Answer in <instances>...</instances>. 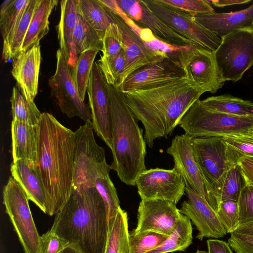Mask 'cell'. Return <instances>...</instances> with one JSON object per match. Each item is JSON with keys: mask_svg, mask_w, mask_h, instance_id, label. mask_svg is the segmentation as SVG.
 Returning a JSON list of instances; mask_svg holds the SVG:
<instances>
[{"mask_svg": "<svg viewBox=\"0 0 253 253\" xmlns=\"http://www.w3.org/2000/svg\"><path fill=\"white\" fill-rule=\"evenodd\" d=\"M38 128L36 165L45 191V213L52 216L63 207L72 190L75 132L46 112L42 113Z\"/></svg>", "mask_w": 253, "mask_h": 253, "instance_id": "cell-1", "label": "cell"}, {"mask_svg": "<svg viewBox=\"0 0 253 253\" xmlns=\"http://www.w3.org/2000/svg\"><path fill=\"white\" fill-rule=\"evenodd\" d=\"M183 78L159 87L124 93L127 103L144 127V139L150 148L157 138H167L189 107L206 92Z\"/></svg>", "mask_w": 253, "mask_h": 253, "instance_id": "cell-2", "label": "cell"}, {"mask_svg": "<svg viewBox=\"0 0 253 253\" xmlns=\"http://www.w3.org/2000/svg\"><path fill=\"white\" fill-rule=\"evenodd\" d=\"M49 230L84 253H105L108 213L95 187L72 188L63 207L55 215Z\"/></svg>", "mask_w": 253, "mask_h": 253, "instance_id": "cell-3", "label": "cell"}, {"mask_svg": "<svg viewBox=\"0 0 253 253\" xmlns=\"http://www.w3.org/2000/svg\"><path fill=\"white\" fill-rule=\"evenodd\" d=\"M111 122L112 169L123 183L135 186L138 176L146 170V141L143 129L119 87L107 84Z\"/></svg>", "mask_w": 253, "mask_h": 253, "instance_id": "cell-4", "label": "cell"}, {"mask_svg": "<svg viewBox=\"0 0 253 253\" xmlns=\"http://www.w3.org/2000/svg\"><path fill=\"white\" fill-rule=\"evenodd\" d=\"M192 147L207 189L208 203L217 212L226 175L230 169L239 164L243 156L221 136L193 137Z\"/></svg>", "mask_w": 253, "mask_h": 253, "instance_id": "cell-5", "label": "cell"}, {"mask_svg": "<svg viewBox=\"0 0 253 253\" xmlns=\"http://www.w3.org/2000/svg\"><path fill=\"white\" fill-rule=\"evenodd\" d=\"M178 125L192 137L247 134L253 117H240L206 108L199 99L189 107Z\"/></svg>", "mask_w": 253, "mask_h": 253, "instance_id": "cell-6", "label": "cell"}, {"mask_svg": "<svg viewBox=\"0 0 253 253\" xmlns=\"http://www.w3.org/2000/svg\"><path fill=\"white\" fill-rule=\"evenodd\" d=\"M220 38L214 51L218 70L225 82H237L253 66V27L235 30Z\"/></svg>", "mask_w": 253, "mask_h": 253, "instance_id": "cell-7", "label": "cell"}, {"mask_svg": "<svg viewBox=\"0 0 253 253\" xmlns=\"http://www.w3.org/2000/svg\"><path fill=\"white\" fill-rule=\"evenodd\" d=\"M2 197L5 212L18 237L24 253H42L41 236L32 215L29 200L12 176L4 187Z\"/></svg>", "mask_w": 253, "mask_h": 253, "instance_id": "cell-8", "label": "cell"}, {"mask_svg": "<svg viewBox=\"0 0 253 253\" xmlns=\"http://www.w3.org/2000/svg\"><path fill=\"white\" fill-rule=\"evenodd\" d=\"M75 132L73 188L95 187L97 174L109 165L105 151L96 142L91 121L85 122Z\"/></svg>", "mask_w": 253, "mask_h": 253, "instance_id": "cell-9", "label": "cell"}, {"mask_svg": "<svg viewBox=\"0 0 253 253\" xmlns=\"http://www.w3.org/2000/svg\"><path fill=\"white\" fill-rule=\"evenodd\" d=\"M55 73L48 80L51 95L62 112L69 118L79 117L85 122L91 121L89 105L83 101L72 78L71 69L63 52L56 54Z\"/></svg>", "mask_w": 253, "mask_h": 253, "instance_id": "cell-10", "label": "cell"}, {"mask_svg": "<svg viewBox=\"0 0 253 253\" xmlns=\"http://www.w3.org/2000/svg\"><path fill=\"white\" fill-rule=\"evenodd\" d=\"M149 8L175 32L194 42L198 47L214 51L221 38L205 28L183 11L167 6L156 0H144Z\"/></svg>", "mask_w": 253, "mask_h": 253, "instance_id": "cell-11", "label": "cell"}, {"mask_svg": "<svg viewBox=\"0 0 253 253\" xmlns=\"http://www.w3.org/2000/svg\"><path fill=\"white\" fill-rule=\"evenodd\" d=\"M186 78L206 92L215 93L225 81L218 70L214 52L196 46H186L176 55Z\"/></svg>", "mask_w": 253, "mask_h": 253, "instance_id": "cell-12", "label": "cell"}, {"mask_svg": "<svg viewBox=\"0 0 253 253\" xmlns=\"http://www.w3.org/2000/svg\"><path fill=\"white\" fill-rule=\"evenodd\" d=\"M141 200H160L176 205L185 194L186 184L183 178L173 168L146 169L135 181Z\"/></svg>", "mask_w": 253, "mask_h": 253, "instance_id": "cell-13", "label": "cell"}, {"mask_svg": "<svg viewBox=\"0 0 253 253\" xmlns=\"http://www.w3.org/2000/svg\"><path fill=\"white\" fill-rule=\"evenodd\" d=\"M183 78H186V75L179 62L169 57L136 70L119 87L127 93L159 87Z\"/></svg>", "mask_w": 253, "mask_h": 253, "instance_id": "cell-14", "label": "cell"}, {"mask_svg": "<svg viewBox=\"0 0 253 253\" xmlns=\"http://www.w3.org/2000/svg\"><path fill=\"white\" fill-rule=\"evenodd\" d=\"M87 92L93 130L112 150V122L106 81L97 62L91 69Z\"/></svg>", "mask_w": 253, "mask_h": 253, "instance_id": "cell-15", "label": "cell"}, {"mask_svg": "<svg viewBox=\"0 0 253 253\" xmlns=\"http://www.w3.org/2000/svg\"><path fill=\"white\" fill-rule=\"evenodd\" d=\"M182 214L176 204L160 200H141L137 211L135 233L151 231L169 236L177 227Z\"/></svg>", "mask_w": 253, "mask_h": 253, "instance_id": "cell-16", "label": "cell"}, {"mask_svg": "<svg viewBox=\"0 0 253 253\" xmlns=\"http://www.w3.org/2000/svg\"><path fill=\"white\" fill-rule=\"evenodd\" d=\"M187 199L181 204L180 212L187 216L196 226L198 233L197 238H220L227 232L221 224L217 213L207 201L189 186L186 185Z\"/></svg>", "mask_w": 253, "mask_h": 253, "instance_id": "cell-17", "label": "cell"}, {"mask_svg": "<svg viewBox=\"0 0 253 253\" xmlns=\"http://www.w3.org/2000/svg\"><path fill=\"white\" fill-rule=\"evenodd\" d=\"M193 137L184 133L176 135L167 149L172 156L174 168L184 179L186 185L189 186L208 203V196L204 180L194 159Z\"/></svg>", "mask_w": 253, "mask_h": 253, "instance_id": "cell-18", "label": "cell"}, {"mask_svg": "<svg viewBox=\"0 0 253 253\" xmlns=\"http://www.w3.org/2000/svg\"><path fill=\"white\" fill-rule=\"evenodd\" d=\"M108 11L113 21L121 30L126 57V65L118 85L119 87L125 79L136 70L145 65L160 61L165 57L158 55L149 48L121 17Z\"/></svg>", "mask_w": 253, "mask_h": 253, "instance_id": "cell-19", "label": "cell"}, {"mask_svg": "<svg viewBox=\"0 0 253 253\" xmlns=\"http://www.w3.org/2000/svg\"><path fill=\"white\" fill-rule=\"evenodd\" d=\"M41 59V46L38 44L13 61L11 74L30 101H34L38 93Z\"/></svg>", "mask_w": 253, "mask_h": 253, "instance_id": "cell-20", "label": "cell"}, {"mask_svg": "<svg viewBox=\"0 0 253 253\" xmlns=\"http://www.w3.org/2000/svg\"><path fill=\"white\" fill-rule=\"evenodd\" d=\"M194 19L221 38L235 30L253 27V4L235 12L198 14L194 16Z\"/></svg>", "mask_w": 253, "mask_h": 253, "instance_id": "cell-21", "label": "cell"}, {"mask_svg": "<svg viewBox=\"0 0 253 253\" xmlns=\"http://www.w3.org/2000/svg\"><path fill=\"white\" fill-rule=\"evenodd\" d=\"M10 172L28 199L45 213V191L37 166L20 159L11 164Z\"/></svg>", "mask_w": 253, "mask_h": 253, "instance_id": "cell-22", "label": "cell"}, {"mask_svg": "<svg viewBox=\"0 0 253 253\" xmlns=\"http://www.w3.org/2000/svg\"><path fill=\"white\" fill-rule=\"evenodd\" d=\"M79 0H64L60 1L61 14L57 26L60 49L63 52L72 69L76 64L78 55L76 52L73 37L79 12Z\"/></svg>", "mask_w": 253, "mask_h": 253, "instance_id": "cell-23", "label": "cell"}, {"mask_svg": "<svg viewBox=\"0 0 253 253\" xmlns=\"http://www.w3.org/2000/svg\"><path fill=\"white\" fill-rule=\"evenodd\" d=\"M11 133L13 162L25 159L30 164L37 166L38 125L12 120Z\"/></svg>", "mask_w": 253, "mask_h": 253, "instance_id": "cell-24", "label": "cell"}, {"mask_svg": "<svg viewBox=\"0 0 253 253\" xmlns=\"http://www.w3.org/2000/svg\"><path fill=\"white\" fill-rule=\"evenodd\" d=\"M139 2L142 9V16L139 21L135 22L139 27L150 29L157 39L169 45L177 47L198 46L163 22L143 0H139Z\"/></svg>", "mask_w": 253, "mask_h": 253, "instance_id": "cell-25", "label": "cell"}, {"mask_svg": "<svg viewBox=\"0 0 253 253\" xmlns=\"http://www.w3.org/2000/svg\"><path fill=\"white\" fill-rule=\"evenodd\" d=\"M58 2L56 0H40L34 11L21 47V54L40 44L48 32L49 17Z\"/></svg>", "mask_w": 253, "mask_h": 253, "instance_id": "cell-26", "label": "cell"}, {"mask_svg": "<svg viewBox=\"0 0 253 253\" xmlns=\"http://www.w3.org/2000/svg\"><path fill=\"white\" fill-rule=\"evenodd\" d=\"M40 0H30L20 21L3 41L2 59L5 62L16 59L21 54V47L30 21Z\"/></svg>", "mask_w": 253, "mask_h": 253, "instance_id": "cell-27", "label": "cell"}, {"mask_svg": "<svg viewBox=\"0 0 253 253\" xmlns=\"http://www.w3.org/2000/svg\"><path fill=\"white\" fill-rule=\"evenodd\" d=\"M127 212L121 207L115 216L109 219L105 253H130Z\"/></svg>", "mask_w": 253, "mask_h": 253, "instance_id": "cell-28", "label": "cell"}, {"mask_svg": "<svg viewBox=\"0 0 253 253\" xmlns=\"http://www.w3.org/2000/svg\"><path fill=\"white\" fill-rule=\"evenodd\" d=\"M207 109L240 117H253V102L230 94L211 96L201 100Z\"/></svg>", "mask_w": 253, "mask_h": 253, "instance_id": "cell-29", "label": "cell"}, {"mask_svg": "<svg viewBox=\"0 0 253 253\" xmlns=\"http://www.w3.org/2000/svg\"><path fill=\"white\" fill-rule=\"evenodd\" d=\"M79 12L102 39L114 23L109 11L98 0H79Z\"/></svg>", "mask_w": 253, "mask_h": 253, "instance_id": "cell-30", "label": "cell"}, {"mask_svg": "<svg viewBox=\"0 0 253 253\" xmlns=\"http://www.w3.org/2000/svg\"><path fill=\"white\" fill-rule=\"evenodd\" d=\"M192 239L191 221L182 214L173 233L159 246L145 253H168L183 251L191 245Z\"/></svg>", "mask_w": 253, "mask_h": 253, "instance_id": "cell-31", "label": "cell"}, {"mask_svg": "<svg viewBox=\"0 0 253 253\" xmlns=\"http://www.w3.org/2000/svg\"><path fill=\"white\" fill-rule=\"evenodd\" d=\"M117 15L121 17L140 37L145 44L159 56L165 58L170 57L176 58L178 52L185 47L174 46L159 40L153 35L150 29L139 27L134 20L128 17L122 9L120 10Z\"/></svg>", "mask_w": 253, "mask_h": 253, "instance_id": "cell-32", "label": "cell"}, {"mask_svg": "<svg viewBox=\"0 0 253 253\" xmlns=\"http://www.w3.org/2000/svg\"><path fill=\"white\" fill-rule=\"evenodd\" d=\"M12 120L37 125L42 114L34 101L28 100L16 84L10 98Z\"/></svg>", "mask_w": 253, "mask_h": 253, "instance_id": "cell-33", "label": "cell"}, {"mask_svg": "<svg viewBox=\"0 0 253 253\" xmlns=\"http://www.w3.org/2000/svg\"><path fill=\"white\" fill-rule=\"evenodd\" d=\"M73 42L77 55L91 49L102 51L103 48L102 39L79 12L74 33Z\"/></svg>", "mask_w": 253, "mask_h": 253, "instance_id": "cell-34", "label": "cell"}, {"mask_svg": "<svg viewBox=\"0 0 253 253\" xmlns=\"http://www.w3.org/2000/svg\"><path fill=\"white\" fill-rule=\"evenodd\" d=\"M98 52V50L91 49L80 54L71 69L72 78L83 101L84 100L92 66Z\"/></svg>", "mask_w": 253, "mask_h": 253, "instance_id": "cell-35", "label": "cell"}, {"mask_svg": "<svg viewBox=\"0 0 253 253\" xmlns=\"http://www.w3.org/2000/svg\"><path fill=\"white\" fill-rule=\"evenodd\" d=\"M30 0H6L0 11V31L4 41L21 18Z\"/></svg>", "mask_w": 253, "mask_h": 253, "instance_id": "cell-36", "label": "cell"}, {"mask_svg": "<svg viewBox=\"0 0 253 253\" xmlns=\"http://www.w3.org/2000/svg\"><path fill=\"white\" fill-rule=\"evenodd\" d=\"M111 169V166L108 165L102 170L97 174L94 184L105 203L109 219L115 216L120 207L116 189L109 176Z\"/></svg>", "mask_w": 253, "mask_h": 253, "instance_id": "cell-37", "label": "cell"}, {"mask_svg": "<svg viewBox=\"0 0 253 253\" xmlns=\"http://www.w3.org/2000/svg\"><path fill=\"white\" fill-rule=\"evenodd\" d=\"M97 62L106 83L118 86L126 65L124 49L116 55H102Z\"/></svg>", "mask_w": 253, "mask_h": 253, "instance_id": "cell-38", "label": "cell"}, {"mask_svg": "<svg viewBox=\"0 0 253 253\" xmlns=\"http://www.w3.org/2000/svg\"><path fill=\"white\" fill-rule=\"evenodd\" d=\"M169 236L151 231L129 232L130 253H145L162 244Z\"/></svg>", "mask_w": 253, "mask_h": 253, "instance_id": "cell-39", "label": "cell"}, {"mask_svg": "<svg viewBox=\"0 0 253 253\" xmlns=\"http://www.w3.org/2000/svg\"><path fill=\"white\" fill-rule=\"evenodd\" d=\"M247 183L239 164L230 169L227 173L221 193V202L231 200L238 201L241 191Z\"/></svg>", "mask_w": 253, "mask_h": 253, "instance_id": "cell-40", "label": "cell"}, {"mask_svg": "<svg viewBox=\"0 0 253 253\" xmlns=\"http://www.w3.org/2000/svg\"><path fill=\"white\" fill-rule=\"evenodd\" d=\"M216 213L227 233L233 232L239 226L238 201L231 200L221 201Z\"/></svg>", "mask_w": 253, "mask_h": 253, "instance_id": "cell-41", "label": "cell"}, {"mask_svg": "<svg viewBox=\"0 0 253 253\" xmlns=\"http://www.w3.org/2000/svg\"><path fill=\"white\" fill-rule=\"evenodd\" d=\"M167 6L183 11L194 16L198 14L214 12L208 0H156Z\"/></svg>", "mask_w": 253, "mask_h": 253, "instance_id": "cell-42", "label": "cell"}, {"mask_svg": "<svg viewBox=\"0 0 253 253\" xmlns=\"http://www.w3.org/2000/svg\"><path fill=\"white\" fill-rule=\"evenodd\" d=\"M103 56H111L119 54L124 49L121 30L115 23L110 25L102 39Z\"/></svg>", "mask_w": 253, "mask_h": 253, "instance_id": "cell-43", "label": "cell"}, {"mask_svg": "<svg viewBox=\"0 0 253 253\" xmlns=\"http://www.w3.org/2000/svg\"><path fill=\"white\" fill-rule=\"evenodd\" d=\"M239 225L253 221V186L247 184L238 201Z\"/></svg>", "mask_w": 253, "mask_h": 253, "instance_id": "cell-44", "label": "cell"}, {"mask_svg": "<svg viewBox=\"0 0 253 253\" xmlns=\"http://www.w3.org/2000/svg\"><path fill=\"white\" fill-rule=\"evenodd\" d=\"M224 141L243 156L253 157V135L237 134L223 136Z\"/></svg>", "mask_w": 253, "mask_h": 253, "instance_id": "cell-45", "label": "cell"}, {"mask_svg": "<svg viewBox=\"0 0 253 253\" xmlns=\"http://www.w3.org/2000/svg\"><path fill=\"white\" fill-rule=\"evenodd\" d=\"M42 253H58L69 243L50 230L41 235Z\"/></svg>", "mask_w": 253, "mask_h": 253, "instance_id": "cell-46", "label": "cell"}, {"mask_svg": "<svg viewBox=\"0 0 253 253\" xmlns=\"http://www.w3.org/2000/svg\"><path fill=\"white\" fill-rule=\"evenodd\" d=\"M228 240L230 247L237 253H253V238L232 232Z\"/></svg>", "mask_w": 253, "mask_h": 253, "instance_id": "cell-47", "label": "cell"}, {"mask_svg": "<svg viewBox=\"0 0 253 253\" xmlns=\"http://www.w3.org/2000/svg\"><path fill=\"white\" fill-rule=\"evenodd\" d=\"M117 2L123 11L135 22L141 19L142 9L139 0H117Z\"/></svg>", "mask_w": 253, "mask_h": 253, "instance_id": "cell-48", "label": "cell"}, {"mask_svg": "<svg viewBox=\"0 0 253 253\" xmlns=\"http://www.w3.org/2000/svg\"><path fill=\"white\" fill-rule=\"evenodd\" d=\"M239 165L247 184L253 186V157H242Z\"/></svg>", "mask_w": 253, "mask_h": 253, "instance_id": "cell-49", "label": "cell"}, {"mask_svg": "<svg viewBox=\"0 0 253 253\" xmlns=\"http://www.w3.org/2000/svg\"><path fill=\"white\" fill-rule=\"evenodd\" d=\"M208 253H233L228 242L218 239H211L207 241Z\"/></svg>", "mask_w": 253, "mask_h": 253, "instance_id": "cell-50", "label": "cell"}, {"mask_svg": "<svg viewBox=\"0 0 253 253\" xmlns=\"http://www.w3.org/2000/svg\"><path fill=\"white\" fill-rule=\"evenodd\" d=\"M208 1L211 5L216 7H224L232 5L242 4L251 1L250 0H208Z\"/></svg>", "mask_w": 253, "mask_h": 253, "instance_id": "cell-51", "label": "cell"}, {"mask_svg": "<svg viewBox=\"0 0 253 253\" xmlns=\"http://www.w3.org/2000/svg\"><path fill=\"white\" fill-rule=\"evenodd\" d=\"M233 232L253 238V221L239 225Z\"/></svg>", "mask_w": 253, "mask_h": 253, "instance_id": "cell-52", "label": "cell"}, {"mask_svg": "<svg viewBox=\"0 0 253 253\" xmlns=\"http://www.w3.org/2000/svg\"><path fill=\"white\" fill-rule=\"evenodd\" d=\"M58 253H84L77 245L69 244Z\"/></svg>", "mask_w": 253, "mask_h": 253, "instance_id": "cell-53", "label": "cell"}, {"mask_svg": "<svg viewBox=\"0 0 253 253\" xmlns=\"http://www.w3.org/2000/svg\"><path fill=\"white\" fill-rule=\"evenodd\" d=\"M196 253H208L206 252L205 251H200V250H197Z\"/></svg>", "mask_w": 253, "mask_h": 253, "instance_id": "cell-54", "label": "cell"}, {"mask_svg": "<svg viewBox=\"0 0 253 253\" xmlns=\"http://www.w3.org/2000/svg\"><path fill=\"white\" fill-rule=\"evenodd\" d=\"M249 132L253 135V127L249 130Z\"/></svg>", "mask_w": 253, "mask_h": 253, "instance_id": "cell-55", "label": "cell"}]
</instances>
